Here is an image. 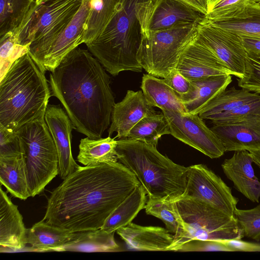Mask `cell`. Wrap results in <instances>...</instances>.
I'll return each instance as SVG.
<instances>
[{"label": "cell", "mask_w": 260, "mask_h": 260, "mask_svg": "<svg viewBox=\"0 0 260 260\" xmlns=\"http://www.w3.org/2000/svg\"><path fill=\"white\" fill-rule=\"evenodd\" d=\"M117 145V140L110 136L98 139L88 137L81 139L77 160L84 166L118 162Z\"/></svg>", "instance_id": "28"}, {"label": "cell", "mask_w": 260, "mask_h": 260, "mask_svg": "<svg viewBox=\"0 0 260 260\" xmlns=\"http://www.w3.org/2000/svg\"><path fill=\"white\" fill-rule=\"evenodd\" d=\"M146 195L141 184L137 187L108 217L101 229L109 233L115 232L131 223L145 208Z\"/></svg>", "instance_id": "27"}, {"label": "cell", "mask_w": 260, "mask_h": 260, "mask_svg": "<svg viewBox=\"0 0 260 260\" xmlns=\"http://www.w3.org/2000/svg\"><path fill=\"white\" fill-rule=\"evenodd\" d=\"M156 113L142 91L128 90L123 99L115 103L108 129L109 136L117 133L114 138L125 139L131 129L142 118Z\"/></svg>", "instance_id": "15"}, {"label": "cell", "mask_w": 260, "mask_h": 260, "mask_svg": "<svg viewBox=\"0 0 260 260\" xmlns=\"http://www.w3.org/2000/svg\"><path fill=\"white\" fill-rule=\"evenodd\" d=\"M240 37L247 53H260V38L247 36Z\"/></svg>", "instance_id": "44"}, {"label": "cell", "mask_w": 260, "mask_h": 260, "mask_svg": "<svg viewBox=\"0 0 260 260\" xmlns=\"http://www.w3.org/2000/svg\"><path fill=\"white\" fill-rule=\"evenodd\" d=\"M74 233L43 219L26 229V243L31 246L34 251H55L57 248L69 242Z\"/></svg>", "instance_id": "23"}, {"label": "cell", "mask_w": 260, "mask_h": 260, "mask_svg": "<svg viewBox=\"0 0 260 260\" xmlns=\"http://www.w3.org/2000/svg\"><path fill=\"white\" fill-rule=\"evenodd\" d=\"M205 1H206V0H205Z\"/></svg>", "instance_id": "48"}, {"label": "cell", "mask_w": 260, "mask_h": 260, "mask_svg": "<svg viewBox=\"0 0 260 260\" xmlns=\"http://www.w3.org/2000/svg\"><path fill=\"white\" fill-rule=\"evenodd\" d=\"M190 81L192 90L181 100L187 113L199 114L212 99L226 89L232 82V75L212 76Z\"/></svg>", "instance_id": "22"}, {"label": "cell", "mask_w": 260, "mask_h": 260, "mask_svg": "<svg viewBox=\"0 0 260 260\" xmlns=\"http://www.w3.org/2000/svg\"><path fill=\"white\" fill-rule=\"evenodd\" d=\"M45 120L57 149L59 174L63 180L80 167L74 160L71 150L72 131L75 126L60 105L48 104Z\"/></svg>", "instance_id": "13"}, {"label": "cell", "mask_w": 260, "mask_h": 260, "mask_svg": "<svg viewBox=\"0 0 260 260\" xmlns=\"http://www.w3.org/2000/svg\"><path fill=\"white\" fill-rule=\"evenodd\" d=\"M166 134H170L167 120L162 112L156 113L139 121L125 139L142 141L156 147L159 139Z\"/></svg>", "instance_id": "32"}, {"label": "cell", "mask_w": 260, "mask_h": 260, "mask_svg": "<svg viewBox=\"0 0 260 260\" xmlns=\"http://www.w3.org/2000/svg\"><path fill=\"white\" fill-rule=\"evenodd\" d=\"M208 21L239 36L260 38V4L254 0H250L244 11L235 17L222 20Z\"/></svg>", "instance_id": "29"}, {"label": "cell", "mask_w": 260, "mask_h": 260, "mask_svg": "<svg viewBox=\"0 0 260 260\" xmlns=\"http://www.w3.org/2000/svg\"><path fill=\"white\" fill-rule=\"evenodd\" d=\"M164 79L181 99L187 95L192 90V85L190 80L176 69L173 70Z\"/></svg>", "instance_id": "42"}, {"label": "cell", "mask_w": 260, "mask_h": 260, "mask_svg": "<svg viewBox=\"0 0 260 260\" xmlns=\"http://www.w3.org/2000/svg\"><path fill=\"white\" fill-rule=\"evenodd\" d=\"M204 15L178 0H156L149 30L154 31L178 26L198 24Z\"/></svg>", "instance_id": "21"}, {"label": "cell", "mask_w": 260, "mask_h": 260, "mask_svg": "<svg viewBox=\"0 0 260 260\" xmlns=\"http://www.w3.org/2000/svg\"><path fill=\"white\" fill-rule=\"evenodd\" d=\"M120 0H90L83 38L85 44L95 39L111 19Z\"/></svg>", "instance_id": "31"}, {"label": "cell", "mask_w": 260, "mask_h": 260, "mask_svg": "<svg viewBox=\"0 0 260 260\" xmlns=\"http://www.w3.org/2000/svg\"><path fill=\"white\" fill-rule=\"evenodd\" d=\"M198 24L149 31L138 53L140 64L148 74L165 78L176 69L182 52L196 37Z\"/></svg>", "instance_id": "9"}, {"label": "cell", "mask_w": 260, "mask_h": 260, "mask_svg": "<svg viewBox=\"0 0 260 260\" xmlns=\"http://www.w3.org/2000/svg\"><path fill=\"white\" fill-rule=\"evenodd\" d=\"M83 0H43L36 3L15 31L39 64L80 9Z\"/></svg>", "instance_id": "6"}, {"label": "cell", "mask_w": 260, "mask_h": 260, "mask_svg": "<svg viewBox=\"0 0 260 260\" xmlns=\"http://www.w3.org/2000/svg\"><path fill=\"white\" fill-rule=\"evenodd\" d=\"M250 0H206L207 13L204 18L209 21L233 18L246 8Z\"/></svg>", "instance_id": "35"}, {"label": "cell", "mask_w": 260, "mask_h": 260, "mask_svg": "<svg viewBox=\"0 0 260 260\" xmlns=\"http://www.w3.org/2000/svg\"><path fill=\"white\" fill-rule=\"evenodd\" d=\"M140 185L119 161L80 166L51 192L43 219L72 232L101 229Z\"/></svg>", "instance_id": "1"}, {"label": "cell", "mask_w": 260, "mask_h": 260, "mask_svg": "<svg viewBox=\"0 0 260 260\" xmlns=\"http://www.w3.org/2000/svg\"><path fill=\"white\" fill-rule=\"evenodd\" d=\"M169 123L170 134L211 158L222 156L224 147L216 134L199 115L174 111H162Z\"/></svg>", "instance_id": "11"}, {"label": "cell", "mask_w": 260, "mask_h": 260, "mask_svg": "<svg viewBox=\"0 0 260 260\" xmlns=\"http://www.w3.org/2000/svg\"><path fill=\"white\" fill-rule=\"evenodd\" d=\"M237 80L241 88L260 93V53H247L245 75Z\"/></svg>", "instance_id": "39"}, {"label": "cell", "mask_w": 260, "mask_h": 260, "mask_svg": "<svg viewBox=\"0 0 260 260\" xmlns=\"http://www.w3.org/2000/svg\"><path fill=\"white\" fill-rule=\"evenodd\" d=\"M194 9L203 13L204 16L207 13L206 3L205 0H178Z\"/></svg>", "instance_id": "45"}, {"label": "cell", "mask_w": 260, "mask_h": 260, "mask_svg": "<svg viewBox=\"0 0 260 260\" xmlns=\"http://www.w3.org/2000/svg\"><path fill=\"white\" fill-rule=\"evenodd\" d=\"M234 216L244 237L260 240V204L250 209L236 208Z\"/></svg>", "instance_id": "38"}, {"label": "cell", "mask_w": 260, "mask_h": 260, "mask_svg": "<svg viewBox=\"0 0 260 260\" xmlns=\"http://www.w3.org/2000/svg\"><path fill=\"white\" fill-rule=\"evenodd\" d=\"M21 154V146L17 132L0 124V156L13 157Z\"/></svg>", "instance_id": "40"}, {"label": "cell", "mask_w": 260, "mask_h": 260, "mask_svg": "<svg viewBox=\"0 0 260 260\" xmlns=\"http://www.w3.org/2000/svg\"><path fill=\"white\" fill-rule=\"evenodd\" d=\"M45 73L28 52L12 64L0 80V124L16 132L45 118L51 96Z\"/></svg>", "instance_id": "4"}, {"label": "cell", "mask_w": 260, "mask_h": 260, "mask_svg": "<svg viewBox=\"0 0 260 260\" xmlns=\"http://www.w3.org/2000/svg\"><path fill=\"white\" fill-rule=\"evenodd\" d=\"M260 115V98L228 112L213 116L210 120L213 125L240 122Z\"/></svg>", "instance_id": "37"}, {"label": "cell", "mask_w": 260, "mask_h": 260, "mask_svg": "<svg viewBox=\"0 0 260 260\" xmlns=\"http://www.w3.org/2000/svg\"><path fill=\"white\" fill-rule=\"evenodd\" d=\"M144 208L147 214L161 220L166 229L174 235V238L179 236L183 226L175 202L148 198Z\"/></svg>", "instance_id": "34"}, {"label": "cell", "mask_w": 260, "mask_h": 260, "mask_svg": "<svg viewBox=\"0 0 260 260\" xmlns=\"http://www.w3.org/2000/svg\"><path fill=\"white\" fill-rule=\"evenodd\" d=\"M141 88L152 107H157L162 111L187 113L181 98L164 79H159L149 74H144Z\"/></svg>", "instance_id": "24"}, {"label": "cell", "mask_w": 260, "mask_h": 260, "mask_svg": "<svg viewBox=\"0 0 260 260\" xmlns=\"http://www.w3.org/2000/svg\"><path fill=\"white\" fill-rule=\"evenodd\" d=\"M156 0H120L102 32L86 44L89 52L113 76L141 72L138 51L149 34Z\"/></svg>", "instance_id": "3"}, {"label": "cell", "mask_w": 260, "mask_h": 260, "mask_svg": "<svg viewBox=\"0 0 260 260\" xmlns=\"http://www.w3.org/2000/svg\"><path fill=\"white\" fill-rule=\"evenodd\" d=\"M89 1L83 0L79 11L46 52L39 64L45 71H53L71 51L83 43Z\"/></svg>", "instance_id": "16"}, {"label": "cell", "mask_w": 260, "mask_h": 260, "mask_svg": "<svg viewBox=\"0 0 260 260\" xmlns=\"http://www.w3.org/2000/svg\"><path fill=\"white\" fill-rule=\"evenodd\" d=\"M36 0H0V37L22 23Z\"/></svg>", "instance_id": "33"}, {"label": "cell", "mask_w": 260, "mask_h": 260, "mask_svg": "<svg viewBox=\"0 0 260 260\" xmlns=\"http://www.w3.org/2000/svg\"><path fill=\"white\" fill-rule=\"evenodd\" d=\"M252 162L247 150L236 151L232 157L224 160L221 168L235 189L250 201L258 203L260 181L255 175Z\"/></svg>", "instance_id": "18"}, {"label": "cell", "mask_w": 260, "mask_h": 260, "mask_svg": "<svg viewBox=\"0 0 260 260\" xmlns=\"http://www.w3.org/2000/svg\"><path fill=\"white\" fill-rule=\"evenodd\" d=\"M30 196L39 194L59 173L57 149L45 118L17 130Z\"/></svg>", "instance_id": "7"}, {"label": "cell", "mask_w": 260, "mask_h": 260, "mask_svg": "<svg viewBox=\"0 0 260 260\" xmlns=\"http://www.w3.org/2000/svg\"><path fill=\"white\" fill-rule=\"evenodd\" d=\"M175 251H225L233 250L220 241L211 240H192L186 242Z\"/></svg>", "instance_id": "41"}, {"label": "cell", "mask_w": 260, "mask_h": 260, "mask_svg": "<svg viewBox=\"0 0 260 260\" xmlns=\"http://www.w3.org/2000/svg\"><path fill=\"white\" fill-rule=\"evenodd\" d=\"M116 232L129 248L137 250L170 251L174 240V235L166 229L132 222Z\"/></svg>", "instance_id": "19"}, {"label": "cell", "mask_w": 260, "mask_h": 260, "mask_svg": "<svg viewBox=\"0 0 260 260\" xmlns=\"http://www.w3.org/2000/svg\"><path fill=\"white\" fill-rule=\"evenodd\" d=\"M183 229L170 251L192 240L242 239L244 234L235 216H230L200 201L182 198L175 202Z\"/></svg>", "instance_id": "8"}, {"label": "cell", "mask_w": 260, "mask_h": 260, "mask_svg": "<svg viewBox=\"0 0 260 260\" xmlns=\"http://www.w3.org/2000/svg\"><path fill=\"white\" fill-rule=\"evenodd\" d=\"M260 98L256 93L241 88L237 89L233 87L225 89L212 99L199 113L203 119L210 120L213 116L231 111L246 103Z\"/></svg>", "instance_id": "30"}, {"label": "cell", "mask_w": 260, "mask_h": 260, "mask_svg": "<svg viewBox=\"0 0 260 260\" xmlns=\"http://www.w3.org/2000/svg\"><path fill=\"white\" fill-rule=\"evenodd\" d=\"M221 242L234 251L260 252V243L243 241L241 239L222 240Z\"/></svg>", "instance_id": "43"}, {"label": "cell", "mask_w": 260, "mask_h": 260, "mask_svg": "<svg viewBox=\"0 0 260 260\" xmlns=\"http://www.w3.org/2000/svg\"><path fill=\"white\" fill-rule=\"evenodd\" d=\"M43 0H36V3L37 4L40 3Z\"/></svg>", "instance_id": "47"}, {"label": "cell", "mask_w": 260, "mask_h": 260, "mask_svg": "<svg viewBox=\"0 0 260 260\" xmlns=\"http://www.w3.org/2000/svg\"><path fill=\"white\" fill-rule=\"evenodd\" d=\"M0 182L10 194L19 199L30 197L22 154L13 157L0 156Z\"/></svg>", "instance_id": "26"}, {"label": "cell", "mask_w": 260, "mask_h": 260, "mask_svg": "<svg viewBox=\"0 0 260 260\" xmlns=\"http://www.w3.org/2000/svg\"><path fill=\"white\" fill-rule=\"evenodd\" d=\"M116 152L118 161L135 174L148 198L175 202L182 197L187 167L174 162L156 146L140 140L118 139Z\"/></svg>", "instance_id": "5"}, {"label": "cell", "mask_w": 260, "mask_h": 260, "mask_svg": "<svg viewBox=\"0 0 260 260\" xmlns=\"http://www.w3.org/2000/svg\"><path fill=\"white\" fill-rule=\"evenodd\" d=\"M26 229L23 217L2 187L0 189V246L1 249L20 251L27 244Z\"/></svg>", "instance_id": "20"}, {"label": "cell", "mask_w": 260, "mask_h": 260, "mask_svg": "<svg viewBox=\"0 0 260 260\" xmlns=\"http://www.w3.org/2000/svg\"><path fill=\"white\" fill-rule=\"evenodd\" d=\"M28 52L27 47L18 41L15 31L0 37V72L2 79L12 64L19 57Z\"/></svg>", "instance_id": "36"}, {"label": "cell", "mask_w": 260, "mask_h": 260, "mask_svg": "<svg viewBox=\"0 0 260 260\" xmlns=\"http://www.w3.org/2000/svg\"><path fill=\"white\" fill-rule=\"evenodd\" d=\"M114 233L101 229L75 232L72 239L55 251L117 252L122 250L114 239Z\"/></svg>", "instance_id": "25"}, {"label": "cell", "mask_w": 260, "mask_h": 260, "mask_svg": "<svg viewBox=\"0 0 260 260\" xmlns=\"http://www.w3.org/2000/svg\"><path fill=\"white\" fill-rule=\"evenodd\" d=\"M88 51L76 48L50 72L52 95L60 102L78 132L102 138L115 104L110 78Z\"/></svg>", "instance_id": "2"}, {"label": "cell", "mask_w": 260, "mask_h": 260, "mask_svg": "<svg viewBox=\"0 0 260 260\" xmlns=\"http://www.w3.org/2000/svg\"><path fill=\"white\" fill-rule=\"evenodd\" d=\"M176 69L189 80L212 76L232 75L214 53L196 37L182 52Z\"/></svg>", "instance_id": "14"}, {"label": "cell", "mask_w": 260, "mask_h": 260, "mask_svg": "<svg viewBox=\"0 0 260 260\" xmlns=\"http://www.w3.org/2000/svg\"><path fill=\"white\" fill-rule=\"evenodd\" d=\"M196 38L214 53L232 75L239 79L244 76L247 53L240 36L203 18L198 25Z\"/></svg>", "instance_id": "12"}, {"label": "cell", "mask_w": 260, "mask_h": 260, "mask_svg": "<svg viewBox=\"0 0 260 260\" xmlns=\"http://www.w3.org/2000/svg\"><path fill=\"white\" fill-rule=\"evenodd\" d=\"M248 151L253 162L260 168V148L250 149Z\"/></svg>", "instance_id": "46"}, {"label": "cell", "mask_w": 260, "mask_h": 260, "mask_svg": "<svg viewBox=\"0 0 260 260\" xmlns=\"http://www.w3.org/2000/svg\"><path fill=\"white\" fill-rule=\"evenodd\" d=\"M187 168L186 188L182 198L200 201L234 216L239 199L220 177L204 164Z\"/></svg>", "instance_id": "10"}, {"label": "cell", "mask_w": 260, "mask_h": 260, "mask_svg": "<svg viewBox=\"0 0 260 260\" xmlns=\"http://www.w3.org/2000/svg\"><path fill=\"white\" fill-rule=\"evenodd\" d=\"M222 143L225 151L260 148V115L211 128Z\"/></svg>", "instance_id": "17"}]
</instances>
